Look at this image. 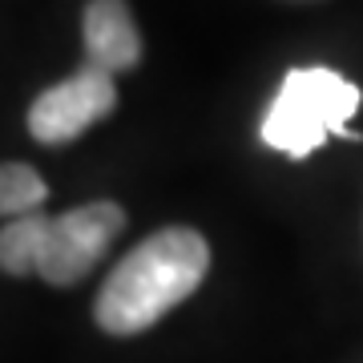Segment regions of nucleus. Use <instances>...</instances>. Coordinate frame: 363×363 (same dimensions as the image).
I'll return each instance as SVG.
<instances>
[{
    "mask_svg": "<svg viewBox=\"0 0 363 363\" xmlns=\"http://www.w3.org/2000/svg\"><path fill=\"white\" fill-rule=\"evenodd\" d=\"M210 247L190 226H169L150 234L113 267L97 295V323L109 335H138L154 327L182 298H190L206 279Z\"/></svg>",
    "mask_w": 363,
    "mask_h": 363,
    "instance_id": "1",
    "label": "nucleus"
},
{
    "mask_svg": "<svg viewBox=\"0 0 363 363\" xmlns=\"http://www.w3.org/2000/svg\"><path fill=\"white\" fill-rule=\"evenodd\" d=\"M125 230V210L117 202H89L61 214H25L0 226V271L40 274L52 286H69L97 267L109 242Z\"/></svg>",
    "mask_w": 363,
    "mask_h": 363,
    "instance_id": "2",
    "label": "nucleus"
},
{
    "mask_svg": "<svg viewBox=\"0 0 363 363\" xmlns=\"http://www.w3.org/2000/svg\"><path fill=\"white\" fill-rule=\"evenodd\" d=\"M363 93L355 81L327 65L291 69L274 93L271 109L262 113L259 138L286 157L315 154L327 138H355L347 121L355 117Z\"/></svg>",
    "mask_w": 363,
    "mask_h": 363,
    "instance_id": "3",
    "label": "nucleus"
},
{
    "mask_svg": "<svg viewBox=\"0 0 363 363\" xmlns=\"http://www.w3.org/2000/svg\"><path fill=\"white\" fill-rule=\"evenodd\" d=\"M113 105H117L113 77L101 73V69H93V65H81L73 77H65L61 85H49L33 101V109H28V130H33L37 142L61 145V142L81 138L105 113H113Z\"/></svg>",
    "mask_w": 363,
    "mask_h": 363,
    "instance_id": "4",
    "label": "nucleus"
},
{
    "mask_svg": "<svg viewBox=\"0 0 363 363\" xmlns=\"http://www.w3.org/2000/svg\"><path fill=\"white\" fill-rule=\"evenodd\" d=\"M142 57V37L133 25L125 0H89L85 9V65L101 73L133 69Z\"/></svg>",
    "mask_w": 363,
    "mask_h": 363,
    "instance_id": "5",
    "label": "nucleus"
},
{
    "mask_svg": "<svg viewBox=\"0 0 363 363\" xmlns=\"http://www.w3.org/2000/svg\"><path fill=\"white\" fill-rule=\"evenodd\" d=\"M49 198V186L33 166L4 162L0 166V218H25L37 214V206Z\"/></svg>",
    "mask_w": 363,
    "mask_h": 363,
    "instance_id": "6",
    "label": "nucleus"
}]
</instances>
